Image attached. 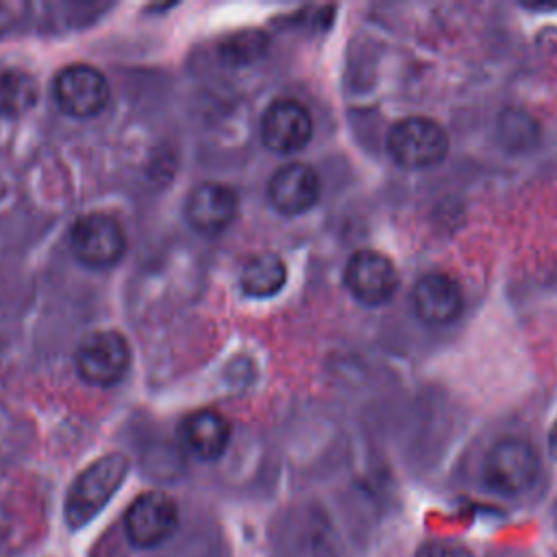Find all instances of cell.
Segmentation results:
<instances>
[{
	"label": "cell",
	"mask_w": 557,
	"mask_h": 557,
	"mask_svg": "<svg viewBox=\"0 0 557 557\" xmlns=\"http://www.w3.org/2000/svg\"><path fill=\"white\" fill-rule=\"evenodd\" d=\"M128 474V459L122 453H109L89 463L72 483L65 498V520L72 529L94 520Z\"/></svg>",
	"instance_id": "6da1fadb"
},
{
	"label": "cell",
	"mask_w": 557,
	"mask_h": 557,
	"mask_svg": "<svg viewBox=\"0 0 557 557\" xmlns=\"http://www.w3.org/2000/svg\"><path fill=\"white\" fill-rule=\"evenodd\" d=\"M540 474V457L524 437H503L485 455V483L498 494H522Z\"/></svg>",
	"instance_id": "7a4b0ae2"
},
{
	"label": "cell",
	"mask_w": 557,
	"mask_h": 557,
	"mask_svg": "<svg viewBox=\"0 0 557 557\" xmlns=\"http://www.w3.org/2000/svg\"><path fill=\"white\" fill-rule=\"evenodd\" d=\"M387 152L405 168H431L446 157L448 135L440 122L411 115L389 128Z\"/></svg>",
	"instance_id": "3957f363"
},
{
	"label": "cell",
	"mask_w": 557,
	"mask_h": 557,
	"mask_svg": "<svg viewBox=\"0 0 557 557\" xmlns=\"http://www.w3.org/2000/svg\"><path fill=\"white\" fill-rule=\"evenodd\" d=\"M70 248L81 263L89 268H109L126 252V233L113 215L91 211L72 224Z\"/></svg>",
	"instance_id": "277c9868"
},
{
	"label": "cell",
	"mask_w": 557,
	"mask_h": 557,
	"mask_svg": "<svg viewBox=\"0 0 557 557\" xmlns=\"http://www.w3.org/2000/svg\"><path fill=\"white\" fill-rule=\"evenodd\" d=\"M178 527V505L165 492L139 494L124 513V531L133 546L157 548L174 535Z\"/></svg>",
	"instance_id": "5b68a950"
},
{
	"label": "cell",
	"mask_w": 557,
	"mask_h": 557,
	"mask_svg": "<svg viewBox=\"0 0 557 557\" xmlns=\"http://www.w3.org/2000/svg\"><path fill=\"white\" fill-rule=\"evenodd\" d=\"M52 94L63 113L83 120L98 115L107 107L111 87L98 67L74 63L57 74Z\"/></svg>",
	"instance_id": "8992f818"
},
{
	"label": "cell",
	"mask_w": 557,
	"mask_h": 557,
	"mask_svg": "<svg viewBox=\"0 0 557 557\" xmlns=\"http://www.w3.org/2000/svg\"><path fill=\"white\" fill-rule=\"evenodd\" d=\"M131 366V346L117 331H96L76 350V370L85 383L115 385Z\"/></svg>",
	"instance_id": "52a82bcc"
},
{
	"label": "cell",
	"mask_w": 557,
	"mask_h": 557,
	"mask_svg": "<svg viewBox=\"0 0 557 557\" xmlns=\"http://www.w3.org/2000/svg\"><path fill=\"white\" fill-rule=\"evenodd\" d=\"M344 281L359 302L383 305L398 289V270L383 252L361 248L348 257Z\"/></svg>",
	"instance_id": "ba28073f"
},
{
	"label": "cell",
	"mask_w": 557,
	"mask_h": 557,
	"mask_svg": "<svg viewBox=\"0 0 557 557\" xmlns=\"http://www.w3.org/2000/svg\"><path fill=\"white\" fill-rule=\"evenodd\" d=\"M313 133V120L309 111L292 98L274 100L261 117V139L278 154H292L302 150Z\"/></svg>",
	"instance_id": "9c48e42d"
},
{
	"label": "cell",
	"mask_w": 557,
	"mask_h": 557,
	"mask_svg": "<svg viewBox=\"0 0 557 557\" xmlns=\"http://www.w3.org/2000/svg\"><path fill=\"white\" fill-rule=\"evenodd\" d=\"M411 307L418 320L429 326H444L459 318L463 294L459 283L442 272H429L411 289Z\"/></svg>",
	"instance_id": "30bf717a"
},
{
	"label": "cell",
	"mask_w": 557,
	"mask_h": 557,
	"mask_svg": "<svg viewBox=\"0 0 557 557\" xmlns=\"http://www.w3.org/2000/svg\"><path fill=\"white\" fill-rule=\"evenodd\" d=\"M237 215V194L222 183L207 181L196 185L185 202L189 226L202 235H218L228 228Z\"/></svg>",
	"instance_id": "8fae6325"
},
{
	"label": "cell",
	"mask_w": 557,
	"mask_h": 557,
	"mask_svg": "<svg viewBox=\"0 0 557 557\" xmlns=\"http://www.w3.org/2000/svg\"><path fill=\"white\" fill-rule=\"evenodd\" d=\"M268 196L278 213L298 215L318 202L320 178L311 165L294 161L272 174L268 183Z\"/></svg>",
	"instance_id": "7c38bea8"
},
{
	"label": "cell",
	"mask_w": 557,
	"mask_h": 557,
	"mask_svg": "<svg viewBox=\"0 0 557 557\" xmlns=\"http://www.w3.org/2000/svg\"><path fill=\"white\" fill-rule=\"evenodd\" d=\"M181 437L194 457L211 461L226 450L231 440V424L222 413L213 409H198L183 420Z\"/></svg>",
	"instance_id": "4fadbf2b"
},
{
	"label": "cell",
	"mask_w": 557,
	"mask_h": 557,
	"mask_svg": "<svg viewBox=\"0 0 557 557\" xmlns=\"http://www.w3.org/2000/svg\"><path fill=\"white\" fill-rule=\"evenodd\" d=\"M287 281V270L281 257L274 252L252 255L239 270V287L244 294L265 298L276 294Z\"/></svg>",
	"instance_id": "5bb4252c"
},
{
	"label": "cell",
	"mask_w": 557,
	"mask_h": 557,
	"mask_svg": "<svg viewBox=\"0 0 557 557\" xmlns=\"http://www.w3.org/2000/svg\"><path fill=\"white\" fill-rule=\"evenodd\" d=\"M37 102V83L20 70L0 72V113L22 115Z\"/></svg>",
	"instance_id": "9a60e30c"
},
{
	"label": "cell",
	"mask_w": 557,
	"mask_h": 557,
	"mask_svg": "<svg viewBox=\"0 0 557 557\" xmlns=\"http://www.w3.org/2000/svg\"><path fill=\"white\" fill-rule=\"evenodd\" d=\"M263 48L265 37L261 33H237L220 46V52L228 63H244L261 54Z\"/></svg>",
	"instance_id": "2e32d148"
},
{
	"label": "cell",
	"mask_w": 557,
	"mask_h": 557,
	"mask_svg": "<svg viewBox=\"0 0 557 557\" xmlns=\"http://www.w3.org/2000/svg\"><path fill=\"white\" fill-rule=\"evenodd\" d=\"M548 450H550L553 459H557V420H555V424H553V429L548 433Z\"/></svg>",
	"instance_id": "e0dca14e"
}]
</instances>
